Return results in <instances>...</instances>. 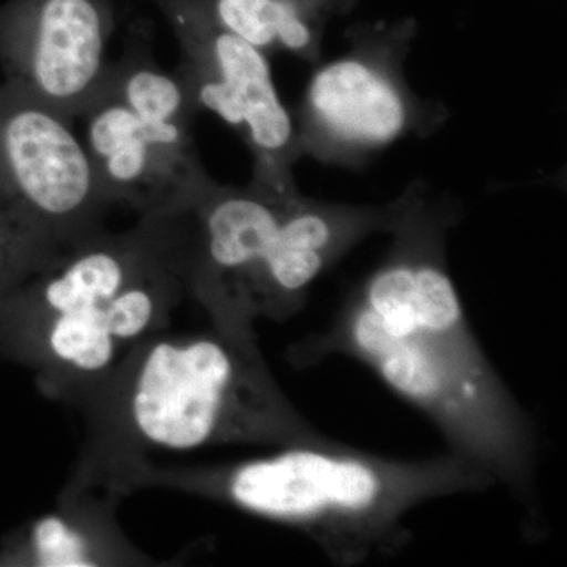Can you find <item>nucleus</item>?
<instances>
[{
    "label": "nucleus",
    "mask_w": 567,
    "mask_h": 567,
    "mask_svg": "<svg viewBox=\"0 0 567 567\" xmlns=\"http://www.w3.org/2000/svg\"><path fill=\"white\" fill-rule=\"evenodd\" d=\"M456 215L406 188L385 260L347 300L323 334L295 349L306 365L344 354L368 365L423 412L450 451L486 470L495 484L532 486L535 436L509 388L480 346L447 270Z\"/></svg>",
    "instance_id": "obj_1"
},
{
    "label": "nucleus",
    "mask_w": 567,
    "mask_h": 567,
    "mask_svg": "<svg viewBox=\"0 0 567 567\" xmlns=\"http://www.w3.org/2000/svg\"><path fill=\"white\" fill-rule=\"evenodd\" d=\"M80 404L91 432L69 486L117 498L152 450L328 439L284 394L256 334L213 324L203 333L145 339Z\"/></svg>",
    "instance_id": "obj_2"
},
{
    "label": "nucleus",
    "mask_w": 567,
    "mask_h": 567,
    "mask_svg": "<svg viewBox=\"0 0 567 567\" xmlns=\"http://www.w3.org/2000/svg\"><path fill=\"white\" fill-rule=\"evenodd\" d=\"M183 295L173 215L141 216L125 233L102 227L62 246L0 295V347L44 393L80 404L166 330Z\"/></svg>",
    "instance_id": "obj_3"
},
{
    "label": "nucleus",
    "mask_w": 567,
    "mask_h": 567,
    "mask_svg": "<svg viewBox=\"0 0 567 567\" xmlns=\"http://www.w3.org/2000/svg\"><path fill=\"white\" fill-rule=\"evenodd\" d=\"M494 484L486 470L453 451L390 458L328 436L234 464L169 470L145 464L130 488L164 486L215 499L298 529L334 565L358 566L409 546V517L417 507Z\"/></svg>",
    "instance_id": "obj_4"
},
{
    "label": "nucleus",
    "mask_w": 567,
    "mask_h": 567,
    "mask_svg": "<svg viewBox=\"0 0 567 567\" xmlns=\"http://www.w3.org/2000/svg\"><path fill=\"white\" fill-rule=\"evenodd\" d=\"M412 37L410 25L358 32L349 51L312 74L293 117L300 156L360 167L393 142L446 121V110L421 100L406 81Z\"/></svg>",
    "instance_id": "obj_5"
},
{
    "label": "nucleus",
    "mask_w": 567,
    "mask_h": 567,
    "mask_svg": "<svg viewBox=\"0 0 567 567\" xmlns=\"http://www.w3.org/2000/svg\"><path fill=\"white\" fill-rule=\"evenodd\" d=\"M300 192L259 182L221 185L210 175L173 210L186 295L210 324L256 334L257 293L284 216Z\"/></svg>",
    "instance_id": "obj_6"
},
{
    "label": "nucleus",
    "mask_w": 567,
    "mask_h": 567,
    "mask_svg": "<svg viewBox=\"0 0 567 567\" xmlns=\"http://www.w3.org/2000/svg\"><path fill=\"white\" fill-rule=\"evenodd\" d=\"M182 48L177 73L199 111L240 134L254 158L252 181L293 192L301 158L292 114L276 89L268 54L221 28L200 0H156Z\"/></svg>",
    "instance_id": "obj_7"
},
{
    "label": "nucleus",
    "mask_w": 567,
    "mask_h": 567,
    "mask_svg": "<svg viewBox=\"0 0 567 567\" xmlns=\"http://www.w3.org/2000/svg\"><path fill=\"white\" fill-rule=\"evenodd\" d=\"M0 193L58 244L103 227L110 210L73 121L0 85Z\"/></svg>",
    "instance_id": "obj_8"
},
{
    "label": "nucleus",
    "mask_w": 567,
    "mask_h": 567,
    "mask_svg": "<svg viewBox=\"0 0 567 567\" xmlns=\"http://www.w3.org/2000/svg\"><path fill=\"white\" fill-rule=\"evenodd\" d=\"M112 31L107 0H13L0 10L6 82L74 121L102 91Z\"/></svg>",
    "instance_id": "obj_9"
},
{
    "label": "nucleus",
    "mask_w": 567,
    "mask_h": 567,
    "mask_svg": "<svg viewBox=\"0 0 567 567\" xmlns=\"http://www.w3.org/2000/svg\"><path fill=\"white\" fill-rule=\"evenodd\" d=\"M81 117L84 145L111 207L163 215L185 203L208 177L196 151L164 144L110 93L100 91Z\"/></svg>",
    "instance_id": "obj_10"
},
{
    "label": "nucleus",
    "mask_w": 567,
    "mask_h": 567,
    "mask_svg": "<svg viewBox=\"0 0 567 567\" xmlns=\"http://www.w3.org/2000/svg\"><path fill=\"white\" fill-rule=\"evenodd\" d=\"M404 204L405 192L385 205L322 203L298 194L264 271L257 319L282 322L300 312L312 284L365 238L390 234Z\"/></svg>",
    "instance_id": "obj_11"
},
{
    "label": "nucleus",
    "mask_w": 567,
    "mask_h": 567,
    "mask_svg": "<svg viewBox=\"0 0 567 567\" xmlns=\"http://www.w3.org/2000/svg\"><path fill=\"white\" fill-rule=\"evenodd\" d=\"M114 496V495H106ZM65 488L61 507L25 525L11 539L6 561L33 567H95L141 563L144 555L121 533L112 506L117 499ZM117 498V496H115Z\"/></svg>",
    "instance_id": "obj_12"
},
{
    "label": "nucleus",
    "mask_w": 567,
    "mask_h": 567,
    "mask_svg": "<svg viewBox=\"0 0 567 567\" xmlns=\"http://www.w3.org/2000/svg\"><path fill=\"white\" fill-rule=\"evenodd\" d=\"M102 91L125 104L164 144L194 151L193 123L199 107L181 74L155 62L144 37L128 40L121 61L110 63Z\"/></svg>",
    "instance_id": "obj_13"
},
{
    "label": "nucleus",
    "mask_w": 567,
    "mask_h": 567,
    "mask_svg": "<svg viewBox=\"0 0 567 567\" xmlns=\"http://www.w3.org/2000/svg\"><path fill=\"white\" fill-rule=\"evenodd\" d=\"M0 193V295L62 248Z\"/></svg>",
    "instance_id": "obj_14"
}]
</instances>
